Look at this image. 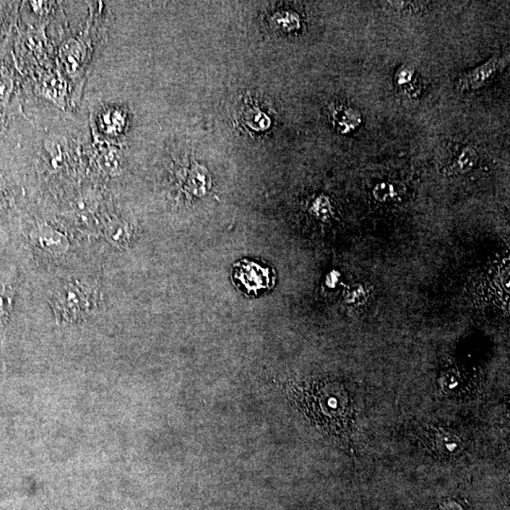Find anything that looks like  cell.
Here are the masks:
<instances>
[{"mask_svg": "<svg viewBox=\"0 0 510 510\" xmlns=\"http://www.w3.org/2000/svg\"><path fill=\"white\" fill-rule=\"evenodd\" d=\"M91 23L78 37L69 39L60 49L59 57L62 67L78 85H82V78L87 71L92 46H91Z\"/></svg>", "mask_w": 510, "mask_h": 510, "instance_id": "obj_1", "label": "cell"}, {"mask_svg": "<svg viewBox=\"0 0 510 510\" xmlns=\"http://www.w3.org/2000/svg\"><path fill=\"white\" fill-rule=\"evenodd\" d=\"M53 306L64 321H73L90 308L89 295L80 286L69 283L54 297Z\"/></svg>", "mask_w": 510, "mask_h": 510, "instance_id": "obj_2", "label": "cell"}, {"mask_svg": "<svg viewBox=\"0 0 510 510\" xmlns=\"http://www.w3.org/2000/svg\"><path fill=\"white\" fill-rule=\"evenodd\" d=\"M504 58L499 55L493 56L482 66L460 75L455 83V89L459 93L473 92L481 89L496 76L499 70L504 67Z\"/></svg>", "mask_w": 510, "mask_h": 510, "instance_id": "obj_3", "label": "cell"}, {"mask_svg": "<svg viewBox=\"0 0 510 510\" xmlns=\"http://www.w3.org/2000/svg\"><path fill=\"white\" fill-rule=\"evenodd\" d=\"M235 277L249 291H258L270 285V272L252 262L239 263Z\"/></svg>", "mask_w": 510, "mask_h": 510, "instance_id": "obj_4", "label": "cell"}, {"mask_svg": "<svg viewBox=\"0 0 510 510\" xmlns=\"http://www.w3.org/2000/svg\"><path fill=\"white\" fill-rule=\"evenodd\" d=\"M240 114L243 121L254 131H265L272 123L267 114L248 101L242 105Z\"/></svg>", "mask_w": 510, "mask_h": 510, "instance_id": "obj_5", "label": "cell"}, {"mask_svg": "<svg viewBox=\"0 0 510 510\" xmlns=\"http://www.w3.org/2000/svg\"><path fill=\"white\" fill-rule=\"evenodd\" d=\"M66 93V82L53 73L44 78L43 82H41L42 95L46 96L49 100H53L59 105L64 106L66 103H64Z\"/></svg>", "mask_w": 510, "mask_h": 510, "instance_id": "obj_6", "label": "cell"}, {"mask_svg": "<svg viewBox=\"0 0 510 510\" xmlns=\"http://www.w3.org/2000/svg\"><path fill=\"white\" fill-rule=\"evenodd\" d=\"M478 158L480 155L475 148L472 146H466L452 164V170L457 173H469L477 164Z\"/></svg>", "mask_w": 510, "mask_h": 510, "instance_id": "obj_7", "label": "cell"}, {"mask_svg": "<svg viewBox=\"0 0 510 510\" xmlns=\"http://www.w3.org/2000/svg\"><path fill=\"white\" fill-rule=\"evenodd\" d=\"M335 121L340 131L349 132L360 124V114L353 109H343L335 114Z\"/></svg>", "mask_w": 510, "mask_h": 510, "instance_id": "obj_8", "label": "cell"}, {"mask_svg": "<svg viewBox=\"0 0 510 510\" xmlns=\"http://www.w3.org/2000/svg\"><path fill=\"white\" fill-rule=\"evenodd\" d=\"M415 76V69L410 64H403L397 70L394 76L395 85L398 87H407L412 82L413 78Z\"/></svg>", "mask_w": 510, "mask_h": 510, "instance_id": "obj_9", "label": "cell"}, {"mask_svg": "<svg viewBox=\"0 0 510 510\" xmlns=\"http://www.w3.org/2000/svg\"><path fill=\"white\" fill-rule=\"evenodd\" d=\"M392 192L394 193V190L392 189V187L389 184H380L374 189L373 194L377 200H384L392 197Z\"/></svg>", "mask_w": 510, "mask_h": 510, "instance_id": "obj_10", "label": "cell"}, {"mask_svg": "<svg viewBox=\"0 0 510 510\" xmlns=\"http://www.w3.org/2000/svg\"><path fill=\"white\" fill-rule=\"evenodd\" d=\"M10 296L8 295V292L3 290H0V311L4 312L8 309V306L10 304Z\"/></svg>", "mask_w": 510, "mask_h": 510, "instance_id": "obj_11", "label": "cell"}]
</instances>
